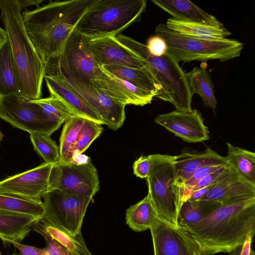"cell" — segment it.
<instances>
[{
  "label": "cell",
  "mask_w": 255,
  "mask_h": 255,
  "mask_svg": "<svg viewBox=\"0 0 255 255\" xmlns=\"http://www.w3.org/2000/svg\"><path fill=\"white\" fill-rule=\"evenodd\" d=\"M38 220L30 215L0 212V239L20 243Z\"/></svg>",
  "instance_id": "23"
},
{
  "label": "cell",
  "mask_w": 255,
  "mask_h": 255,
  "mask_svg": "<svg viewBox=\"0 0 255 255\" xmlns=\"http://www.w3.org/2000/svg\"><path fill=\"white\" fill-rule=\"evenodd\" d=\"M3 134L2 133V132L1 131L0 129V141H1L3 137Z\"/></svg>",
  "instance_id": "45"
},
{
  "label": "cell",
  "mask_w": 255,
  "mask_h": 255,
  "mask_svg": "<svg viewBox=\"0 0 255 255\" xmlns=\"http://www.w3.org/2000/svg\"><path fill=\"white\" fill-rule=\"evenodd\" d=\"M21 9H26V8L30 5L40 6V4L43 1V0H18Z\"/></svg>",
  "instance_id": "43"
},
{
  "label": "cell",
  "mask_w": 255,
  "mask_h": 255,
  "mask_svg": "<svg viewBox=\"0 0 255 255\" xmlns=\"http://www.w3.org/2000/svg\"><path fill=\"white\" fill-rule=\"evenodd\" d=\"M253 198H255V185L231 168L225 177L210 186L208 192L199 200L217 201L224 205Z\"/></svg>",
  "instance_id": "18"
},
{
  "label": "cell",
  "mask_w": 255,
  "mask_h": 255,
  "mask_svg": "<svg viewBox=\"0 0 255 255\" xmlns=\"http://www.w3.org/2000/svg\"><path fill=\"white\" fill-rule=\"evenodd\" d=\"M0 9L20 93L29 100L40 99L45 65L27 33L18 0H0Z\"/></svg>",
  "instance_id": "3"
},
{
  "label": "cell",
  "mask_w": 255,
  "mask_h": 255,
  "mask_svg": "<svg viewBox=\"0 0 255 255\" xmlns=\"http://www.w3.org/2000/svg\"><path fill=\"white\" fill-rule=\"evenodd\" d=\"M201 255L230 253L255 235V198L221 205L200 222L180 228Z\"/></svg>",
  "instance_id": "1"
},
{
  "label": "cell",
  "mask_w": 255,
  "mask_h": 255,
  "mask_svg": "<svg viewBox=\"0 0 255 255\" xmlns=\"http://www.w3.org/2000/svg\"><path fill=\"white\" fill-rule=\"evenodd\" d=\"M13 93L20 91L7 39L0 46V96Z\"/></svg>",
  "instance_id": "31"
},
{
  "label": "cell",
  "mask_w": 255,
  "mask_h": 255,
  "mask_svg": "<svg viewBox=\"0 0 255 255\" xmlns=\"http://www.w3.org/2000/svg\"><path fill=\"white\" fill-rule=\"evenodd\" d=\"M34 150L43 159L45 162L54 164L59 161V146L50 136L39 133L29 134Z\"/></svg>",
  "instance_id": "33"
},
{
  "label": "cell",
  "mask_w": 255,
  "mask_h": 255,
  "mask_svg": "<svg viewBox=\"0 0 255 255\" xmlns=\"http://www.w3.org/2000/svg\"><path fill=\"white\" fill-rule=\"evenodd\" d=\"M42 198L45 208L43 218L72 235L81 233L83 218L92 197L54 189Z\"/></svg>",
  "instance_id": "11"
},
{
  "label": "cell",
  "mask_w": 255,
  "mask_h": 255,
  "mask_svg": "<svg viewBox=\"0 0 255 255\" xmlns=\"http://www.w3.org/2000/svg\"><path fill=\"white\" fill-rule=\"evenodd\" d=\"M54 189L93 198L99 191V180L90 157L82 154L70 161H58L53 164L49 190Z\"/></svg>",
  "instance_id": "10"
},
{
  "label": "cell",
  "mask_w": 255,
  "mask_h": 255,
  "mask_svg": "<svg viewBox=\"0 0 255 255\" xmlns=\"http://www.w3.org/2000/svg\"><path fill=\"white\" fill-rule=\"evenodd\" d=\"M154 255H201L196 244L182 229L158 216L150 228Z\"/></svg>",
  "instance_id": "13"
},
{
  "label": "cell",
  "mask_w": 255,
  "mask_h": 255,
  "mask_svg": "<svg viewBox=\"0 0 255 255\" xmlns=\"http://www.w3.org/2000/svg\"><path fill=\"white\" fill-rule=\"evenodd\" d=\"M151 158L146 178L147 195L158 217L170 226L178 228L177 217L184 191L177 182L174 156L154 154Z\"/></svg>",
  "instance_id": "6"
},
{
  "label": "cell",
  "mask_w": 255,
  "mask_h": 255,
  "mask_svg": "<svg viewBox=\"0 0 255 255\" xmlns=\"http://www.w3.org/2000/svg\"><path fill=\"white\" fill-rule=\"evenodd\" d=\"M122 44L141 57L147 68L161 86L156 98L172 104L176 110H192L191 95L185 73L176 59L169 53L156 57L149 52L145 44L122 34L115 36Z\"/></svg>",
  "instance_id": "4"
},
{
  "label": "cell",
  "mask_w": 255,
  "mask_h": 255,
  "mask_svg": "<svg viewBox=\"0 0 255 255\" xmlns=\"http://www.w3.org/2000/svg\"><path fill=\"white\" fill-rule=\"evenodd\" d=\"M155 35L164 39L167 52L179 63L210 60L224 62L239 57L245 46L236 39L207 40L185 36L169 29L161 23L155 27Z\"/></svg>",
  "instance_id": "7"
},
{
  "label": "cell",
  "mask_w": 255,
  "mask_h": 255,
  "mask_svg": "<svg viewBox=\"0 0 255 255\" xmlns=\"http://www.w3.org/2000/svg\"><path fill=\"white\" fill-rule=\"evenodd\" d=\"M151 1L175 19L219 27H224L223 24L215 16L190 0H152Z\"/></svg>",
  "instance_id": "20"
},
{
  "label": "cell",
  "mask_w": 255,
  "mask_h": 255,
  "mask_svg": "<svg viewBox=\"0 0 255 255\" xmlns=\"http://www.w3.org/2000/svg\"><path fill=\"white\" fill-rule=\"evenodd\" d=\"M101 68L135 87L154 94L156 98L161 93V86L146 65L140 68L118 65H105Z\"/></svg>",
  "instance_id": "22"
},
{
  "label": "cell",
  "mask_w": 255,
  "mask_h": 255,
  "mask_svg": "<svg viewBox=\"0 0 255 255\" xmlns=\"http://www.w3.org/2000/svg\"><path fill=\"white\" fill-rule=\"evenodd\" d=\"M253 239L252 236L248 237L243 245L230 253L231 255H251Z\"/></svg>",
  "instance_id": "41"
},
{
  "label": "cell",
  "mask_w": 255,
  "mask_h": 255,
  "mask_svg": "<svg viewBox=\"0 0 255 255\" xmlns=\"http://www.w3.org/2000/svg\"><path fill=\"white\" fill-rule=\"evenodd\" d=\"M85 118L75 116L64 124L59 139L60 159L59 161L71 160V154L79 133L85 121Z\"/></svg>",
  "instance_id": "32"
},
{
  "label": "cell",
  "mask_w": 255,
  "mask_h": 255,
  "mask_svg": "<svg viewBox=\"0 0 255 255\" xmlns=\"http://www.w3.org/2000/svg\"><path fill=\"white\" fill-rule=\"evenodd\" d=\"M52 165L44 162L0 181V193L41 201V198L49 191V178Z\"/></svg>",
  "instance_id": "12"
},
{
  "label": "cell",
  "mask_w": 255,
  "mask_h": 255,
  "mask_svg": "<svg viewBox=\"0 0 255 255\" xmlns=\"http://www.w3.org/2000/svg\"><path fill=\"white\" fill-rule=\"evenodd\" d=\"M5 242L12 244L20 252V255H47L45 248L42 249L21 244L19 243L6 240Z\"/></svg>",
  "instance_id": "40"
},
{
  "label": "cell",
  "mask_w": 255,
  "mask_h": 255,
  "mask_svg": "<svg viewBox=\"0 0 255 255\" xmlns=\"http://www.w3.org/2000/svg\"><path fill=\"white\" fill-rule=\"evenodd\" d=\"M191 95H199L202 98L206 107L213 110L217 106V100L214 89V84L206 68L195 67L185 73Z\"/></svg>",
  "instance_id": "25"
},
{
  "label": "cell",
  "mask_w": 255,
  "mask_h": 255,
  "mask_svg": "<svg viewBox=\"0 0 255 255\" xmlns=\"http://www.w3.org/2000/svg\"><path fill=\"white\" fill-rule=\"evenodd\" d=\"M221 205L219 202L210 200H186L179 209L178 227L183 228L196 224Z\"/></svg>",
  "instance_id": "26"
},
{
  "label": "cell",
  "mask_w": 255,
  "mask_h": 255,
  "mask_svg": "<svg viewBox=\"0 0 255 255\" xmlns=\"http://www.w3.org/2000/svg\"><path fill=\"white\" fill-rule=\"evenodd\" d=\"M31 100L48 114L63 123L76 116L63 101L56 97L50 95L47 98Z\"/></svg>",
  "instance_id": "35"
},
{
  "label": "cell",
  "mask_w": 255,
  "mask_h": 255,
  "mask_svg": "<svg viewBox=\"0 0 255 255\" xmlns=\"http://www.w3.org/2000/svg\"><path fill=\"white\" fill-rule=\"evenodd\" d=\"M95 0L50 1L22 12L27 33L44 64L59 56L71 33Z\"/></svg>",
  "instance_id": "2"
},
{
  "label": "cell",
  "mask_w": 255,
  "mask_h": 255,
  "mask_svg": "<svg viewBox=\"0 0 255 255\" xmlns=\"http://www.w3.org/2000/svg\"><path fill=\"white\" fill-rule=\"evenodd\" d=\"M45 74L57 73L65 80L85 85L93 83L100 68L89 48L88 39L73 30L59 55L45 64Z\"/></svg>",
  "instance_id": "8"
},
{
  "label": "cell",
  "mask_w": 255,
  "mask_h": 255,
  "mask_svg": "<svg viewBox=\"0 0 255 255\" xmlns=\"http://www.w3.org/2000/svg\"><path fill=\"white\" fill-rule=\"evenodd\" d=\"M0 118L29 134L49 136L63 124L20 93L0 96Z\"/></svg>",
  "instance_id": "9"
},
{
  "label": "cell",
  "mask_w": 255,
  "mask_h": 255,
  "mask_svg": "<svg viewBox=\"0 0 255 255\" xmlns=\"http://www.w3.org/2000/svg\"><path fill=\"white\" fill-rule=\"evenodd\" d=\"M111 98L124 105L143 106L151 103L155 95L139 89L129 82L100 67L92 82Z\"/></svg>",
  "instance_id": "17"
},
{
  "label": "cell",
  "mask_w": 255,
  "mask_h": 255,
  "mask_svg": "<svg viewBox=\"0 0 255 255\" xmlns=\"http://www.w3.org/2000/svg\"><path fill=\"white\" fill-rule=\"evenodd\" d=\"M174 162L177 182L182 188L184 182L196 169L201 166L227 164L225 157L220 155L210 148H207L201 152L182 153L179 155L174 156Z\"/></svg>",
  "instance_id": "21"
},
{
  "label": "cell",
  "mask_w": 255,
  "mask_h": 255,
  "mask_svg": "<svg viewBox=\"0 0 255 255\" xmlns=\"http://www.w3.org/2000/svg\"><path fill=\"white\" fill-rule=\"evenodd\" d=\"M251 255H255V252L253 250L251 251Z\"/></svg>",
  "instance_id": "46"
},
{
  "label": "cell",
  "mask_w": 255,
  "mask_h": 255,
  "mask_svg": "<svg viewBox=\"0 0 255 255\" xmlns=\"http://www.w3.org/2000/svg\"><path fill=\"white\" fill-rule=\"evenodd\" d=\"M0 255H1V253H0Z\"/></svg>",
  "instance_id": "48"
},
{
  "label": "cell",
  "mask_w": 255,
  "mask_h": 255,
  "mask_svg": "<svg viewBox=\"0 0 255 255\" xmlns=\"http://www.w3.org/2000/svg\"><path fill=\"white\" fill-rule=\"evenodd\" d=\"M44 79L50 95L63 101L76 116L105 125L99 114L59 74H46Z\"/></svg>",
  "instance_id": "19"
},
{
  "label": "cell",
  "mask_w": 255,
  "mask_h": 255,
  "mask_svg": "<svg viewBox=\"0 0 255 255\" xmlns=\"http://www.w3.org/2000/svg\"><path fill=\"white\" fill-rule=\"evenodd\" d=\"M151 162V155L139 157L133 164V174L140 178H146L149 171Z\"/></svg>",
  "instance_id": "39"
},
{
  "label": "cell",
  "mask_w": 255,
  "mask_h": 255,
  "mask_svg": "<svg viewBox=\"0 0 255 255\" xmlns=\"http://www.w3.org/2000/svg\"><path fill=\"white\" fill-rule=\"evenodd\" d=\"M170 30L185 36L207 40L225 39L232 33L224 27L187 22L169 18L165 24Z\"/></svg>",
  "instance_id": "24"
},
{
  "label": "cell",
  "mask_w": 255,
  "mask_h": 255,
  "mask_svg": "<svg viewBox=\"0 0 255 255\" xmlns=\"http://www.w3.org/2000/svg\"><path fill=\"white\" fill-rule=\"evenodd\" d=\"M32 229L44 237L46 243L45 248L47 255H75L52 238L36 222L32 226Z\"/></svg>",
  "instance_id": "37"
},
{
  "label": "cell",
  "mask_w": 255,
  "mask_h": 255,
  "mask_svg": "<svg viewBox=\"0 0 255 255\" xmlns=\"http://www.w3.org/2000/svg\"><path fill=\"white\" fill-rule=\"evenodd\" d=\"M103 130V128L101 125L86 119L72 150L71 160L86 150L91 144L100 136Z\"/></svg>",
  "instance_id": "34"
},
{
  "label": "cell",
  "mask_w": 255,
  "mask_h": 255,
  "mask_svg": "<svg viewBox=\"0 0 255 255\" xmlns=\"http://www.w3.org/2000/svg\"><path fill=\"white\" fill-rule=\"evenodd\" d=\"M0 212L30 215L39 219L44 215L45 208L42 201L0 193Z\"/></svg>",
  "instance_id": "30"
},
{
  "label": "cell",
  "mask_w": 255,
  "mask_h": 255,
  "mask_svg": "<svg viewBox=\"0 0 255 255\" xmlns=\"http://www.w3.org/2000/svg\"><path fill=\"white\" fill-rule=\"evenodd\" d=\"M66 81L99 114L109 128L117 130L123 126L126 119L125 105L111 98L93 83Z\"/></svg>",
  "instance_id": "15"
},
{
  "label": "cell",
  "mask_w": 255,
  "mask_h": 255,
  "mask_svg": "<svg viewBox=\"0 0 255 255\" xmlns=\"http://www.w3.org/2000/svg\"><path fill=\"white\" fill-rule=\"evenodd\" d=\"M225 157L229 166L243 177L255 185V153L227 142Z\"/></svg>",
  "instance_id": "28"
},
{
  "label": "cell",
  "mask_w": 255,
  "mask_h": 255,
  "mask_svg": "<svg viewBox=\"0 0 255 255\" xmlns=\"http://www.w3.org/2000/svg\"><path fill=\"white\" fill-rule=\"evenodd\" d=\"M149 53L153 56L160 57L167 52V46L164 39L155 35L150 37L146 45Z\"/></svg>",
  "instance_id": "38"
},
{
  "label": "cell",
  "mask_w": 255,
  "mask_h": 255,
  "mask_svg": "<svg viewBox=\"0 0 255 255\" xmlns=\"http://www.w3.org/2000/svg\"><path fill=\"white\" fill-rule=\"evenodd\" d=\"M227 164L206 165L196 169L183 184L182 187L184 191L183 202L187 200L190 191L198 182Z\"/></svg>",
  "instance_id": "36"
},
{
  "label": "cell",
  "mask_w": 255,
  "mask_h": 255,
  "mask_svg": "<svg viewBox=\"0 0 255 255\" xmlns=\"http://www.w3.org/2000/svg\"><path fill=\"white\" fill-rule=\"evenodd\" d=\"M36 223L52 238L75 255H93L88 249L81 233L74 235L42 217Z\"/></svg>",
  "instance_id": "27"
},
{
  "label": "cell",
  "mask_w": 255,
  "mask_h": 255,
  "mask_svg": "<svg viewBox=\"0 0 255 255\" xmlns=\"http://www.w3.org/2000/svg\"><path fill=\"white\" fill-rule=\"evenodd\" d=\"M87 39L91 51L100 67L118 65L140 68L146 65L141 57L122 44L115 36Z\"/></svg>",
  "instance_id": "16"
},
{
  "label": "cell",
  "mask_w": 255,
  "mask_h": 255,
  "mask_svg": "<svg viewBox=\"0 0 255 255\" xmlns=\"http://www.w3.org/2000/svg\"><path fill=\"white\" fill-rule=\"evenodd\" d=\"M146 6V0H96L74 29L91 39L115 36L137 21Z\"/></svg>",
  "instance_id": "5"
},
{
  "label": "cell",
  "mask_w": 255,
  "mask_h": 255,
  "mask_svg": "<svg viewBox=\"0 0 255 255\" xmlns=\"http://www.w3.org/2000/svg\"><path fill=\"white\" fill-rule=\"evenodd\" d=\"M157 215L148 195L126 211V223L132 230L142 232L149 229Z\"/></svg>",
  "instance_id": "29"
},
{
  "label": "cell",
  "mask_w": 255,
  "mask_h": 255,
  "mask_svg": "<svg viewBox=\"0 0 255 255\" xmlns=\"http://www.w3.org/2000/svg\"><path fill=\"white\" fill-rule=\"evenodd\" d=\"M154 122L174 135L189 143L203 142L210 138L208 128L197 110H175L157 116Z\"/></svg>",
  "instance_id": "14"
},
{
  "label": "cell",
  "mask_w": 255,
  "mask_h": 255,
  "mask_svg": "<svg viewBox=\"0 0 255 255\" xmlns=\"http://www.w3.org/2000/svg\"><path fill=\"white\" fill-rule=\"evenodd\" d=\"M19 255L16 254H12V255Z\"/></svg>",
  "instance_id": "47"
},
{
  "label": "cell",
  "mask_w": 255,
  "mask_h": 255,
  "mask_svg": "<svg viewBox=\"0 0 255 255\" xmlns=\"http://www.w3.org/2000/svg\"><path fill=\"white\" fill-rule=\"evenodd\" d=\"M7 39L5 30L0 27V46Z\"/></svg>",
  "instance_id": "44"
},
{
  "label": "cell",
  "mask_w": 255,
  "mask_h": 255,
  "mask_svg": "<svg viewBox=\"0 0 255 255\" xmlns=\"http://www.w3.org/2000/svg\"><path fill=\"white\" fill-rule=\"evenodd\" d=\"M210 187V186L191 192L187 200H196L200 199L208 192Z\"/></svg>",
  "instance_id": "42"
}]
</instances>
